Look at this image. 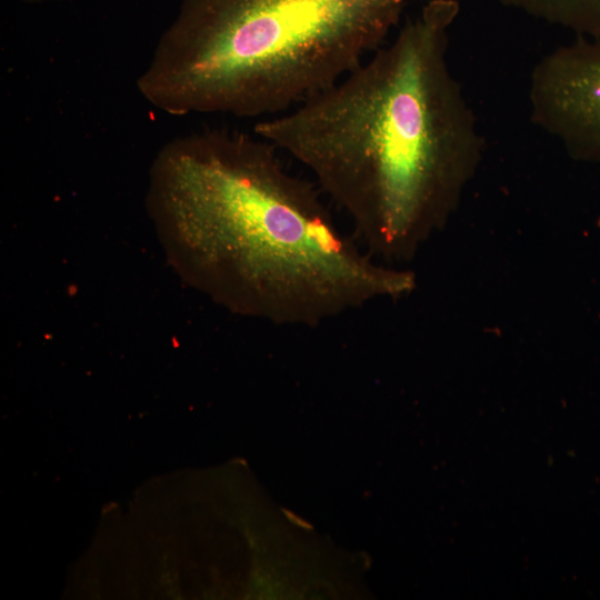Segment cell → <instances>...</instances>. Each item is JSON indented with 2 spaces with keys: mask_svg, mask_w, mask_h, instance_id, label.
Segmentation results:
<instances>
[{
  "mask_svg": "<svg viewBox=\"0 0 600 600\" xmlns=\"http://www.w3.org/2000/svg\"><path fill=\"white\" fill-rule=\"evenodd\" d=\"M270 141L229 129L177 137L157 153L148 210L189 283L276 326L316 327L417 288L337 224L318 188Z\"/></svg>",
  "mask_w": 600,
  "mask_h": 600,
  "instance_id": "obj_1",
  "label": "cell"
},
{
  "mask_svg": "<svg viewBox=\"0 0 600 600\" xmlns=\"http://www.w3.org/2000/svg\"><path fill=\"white\" fill-rule=\"evenodd\" d=\"M457 0H430L334 84L254 126L346 211L378 260L411 261L477 173L484 139L448 60Z\"/></svg>",
  "mask_w": 600,
  "mask_h": 600,
  "instance_id": "obj_2",
  "label": "cell"
},
{
  "mask_svg": "<svg viewBox=\"0 0 600 600\" xmlns=\"http://www.w3.org/2000/svg\"><path fill=\"white\" fill-rule=\"evenodd\" d=\"M406 2L181 0L137 87L171 116H278L383 46Z\"/></svg>",
  "mask_w": 600,
  "mask_h": 600,
  "instance_id": "obj_3",
  "label": "cell"
},
{
  "mask_svg": "<svg viewBox=\"0 0 600 600\" xmlns=\"http://www.w3.org/2000/svg\"><path fill=\"white\" fill-rule=\"evenodd\" d=\"M531 122L574 158L600 162V37L544 54L529 81Z\"/></svg>",
  "mask_w": 600,
  "mask_h": 600,
  "instance_id": "obj_4",
  "label": "cell"
},
{
  "mask_svg": "<svg viewBox=\"0 0 600 600\" xmlns=\"http://www.w3.org/2000/svg\"><path fill=\"white\" fill-rule=\"evenodd\" d=\"M502 6L547 23L574 32L578 37H600V0H498Z\"/></svg>",
  "mask_w": 600,
  "mask_h": 600,
  "instance_id": "obj_5",
  "label": "cell"
},
{
  "mask_svg": "<svg viewBox=\"0 0 600 600\" xmlns=\"http://www.w3.org/2000/svg\"><path fill=\"white\" fill-rule=\"evenodd\" d=\"M17 1L22 2V3L34 4V3H43V2L57 1V0H17Z\"/></svg>",
  "mask_w": 600,
  "mask_h": 600,
  "instance_id": "obj_6",
  "label": "cell"
}]
</instances>
